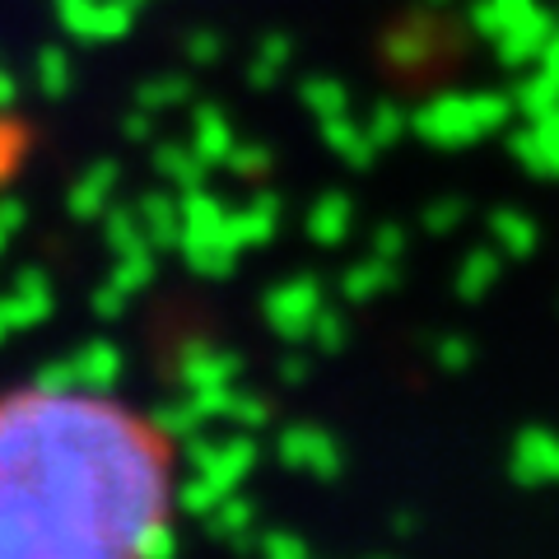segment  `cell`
Segmentation results:
<instances>
[{
	"label": "cell",
	"mask_w": 559,
	"mask_h": 559,
	"mask_svg": "<svg viewBox=\"0 0 559 559\" xmlns=\"http://www.w3.org/2000/svg\"><path fill=\"white\" fill-rule=\"evenodd\" d=\"M173 489L164 419L98 388L0 396V559H159Z\"/></svg>",
	"instance_id": "obj_1"
},
{
	"label": "cell",
	"mask_w": 559,
	"mask_h": 559,
	"mask_svg": "<svg viewBox=\"0 0 559 559\" xmlns=\"http://www.w3.org/2000/svg\"><path fill=\"white\" fill-rule=\"evenodd\" d=\"M252 443L248 439H234V443H215V448H201L197 452V480L187 485V503L197 513H210L215 503H224L234 495V485L248 476V466H252Z\"/></svg>",
	"instance_id": "obj_2"
},
{
	"label": "cell",
	"mask_w": 559,
	"mask_h": 559,
	"mask_svg": "<svg viewBox=\"0 0 559 559\" xmlns=\"http://www.w3.org/2000/svg\"><path fill=\"white\" fill-rule=\"evenodd\" d=\"M318 318H322V289L312 280H289L266 299V322L285 341H304Z\"/></svg>",
	"instance_id": "obj_3"
},
{
	"label": "cell",
	"mask_w": 559,
	"mask_h": 559,
	"mask_svg": "<svg viewBox=\"0 0 559 559\" xmlns=\"http://www.w3.org/2000/svg\"><path fill=\"white\" fill-rule=\"evenodd\" d=\"M117 369H121V355L112 345H84L80 355H70V359H61V364H51V369L43 373V382H57V388H108V382L117 378Z\"/></svg>",
	"instance_id": "obj_4"
},
{
	"label": "cell",
	"mask_w": 559,
	"mask_h": 559,
	"mask_svg": "<svg viewBox=\"0 0 559 559\" xmlns=\"http://www.w3.org/2000/svg\"><path fill=\"white\" fill-rule=\"evenodd\" d=\"M280 452H285V462H289V466H304V471H312V476H331V471L341 466L336 443H331L322 429H312V425L289 429V433H285V443H280Z\"/></svg>",
	"instance_id": "obj_5"
},
{
	"label": "cell",
	"mask_w": 559,
	"mask_h": 559,
	"mask_svg": "<svg viewBox=\"0 0 559 559\" xmlns=\"http://www.w3.org/2000/svg\"><path fill=\"white\" fill-rule=\"evenodd\" d=\"M261 555H266V559H308V550L294 536H285V532H275V536L261 540Z\"/></svg>",
	"instance_id": "obj_6"
}]
</instances>
